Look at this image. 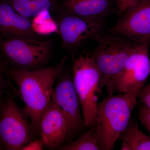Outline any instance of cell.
<instances>
[{"label":"cell","instance_id":"cell-23","mask_svg":"<svg viewBox=\"0 0 150 150\" xmlns=\"http://www.w3.org/2000/svg\"><path fill=\"white\" fill-rule=\"evenodd\" d=\"M121 150H131V148L129 145L125 142H122L121 148Z\"/></svg>","mask_w":150,"mask_h":150},{"label":"cell","instance_id":"cell-19","mask_svg":"<svg viewBox=\"0 0 150 150\" xmlns=\"http://www.w3.org/2000/svg\"><path fill=\"white\" fill-rule=\"evenodd\" d=\"M138 97L142 104L150 109V81L138 92Z\"/></svg>","mask_w":150,"mask_h":150},{"label":"cell","instance_id":"cell-17","mask_svg":"<svg viewBox=\"0 0 150 150\" xmlns=\"http://www.w3.org/2000/svg\"><path fill=\"white\" fill-rule=\"evenodd\" d=\"M60 150H100L94 126L74 142L58 148Z\"/></svg>","mask_w":150,"mask_h":150},{"label":"cell","instance_id":"cell-6","mask_svg":"<svg viewBox=\"0 0 150 150\" xmlns=\"http://www.w3.org/2000/svg\"><path fill=\"white\" fill-rule=\"evenodd\" d=\"M51 40L22 38L0 40V49L18 69L33 71L46 64L52 52Z\"/></svg>","mask_w":150,"mask_h":150},{"label":"cell","instance_id":"cell-3","mask_svg":"<svg viewBox=\"0 0 150 150\" xmlns=\"http://www.w3.org/2000/svg\"><path fill=\"white\" fill-rule=\"evenodd\" d=\"M72 79L79 98L84 125L94 126L98 100L104 87L102 76L91 55L73 57Z\"/></svg>","mask_w":150,"mask_h":150},{"label":"cell","instance_id":"cell-21","mask_svg":"<svg viewBox=\"0 0 150 150\" xmlns=\"http://www.w3.org/2000/svg\"><path fill=\"white\" fill-rule=\"evenodd\" d=\"M44 146L41 138H37L28 143L21 150H42Z\"/></svg>","mask_w":150,"mask_h":150},{"label":"cell","instance_id":"cell-5","mask_svg":"<svg viewBox=\"0 0 150 150\" xmlns=\"http://www.w3.org/2000/svg\"><path fill=\"white\" fill-rule=\"evenodd\" d=\"M14 100L8 97L0 102V144L8 150H21L37 135L31 121Z\"/></svg>","mask_w":150,"mask_h":150},{"label":"cell","instance_id":"cell-8","mask_svg":"<svg viewBox=\"0 0 150 150\" xmlns=\"http://www.w3.org/2000/svg\"><path fill=\"white\" fill-rule=\"evenodd\" d=\"M64 48L74 50L101 35L102 19L81 16L63 11L56 21Z\"/></svg>","mask_w":150,"mask_h":150},{"label":"cell","instance_id":"cell-16","mask_svg":"<svg viewBox=\"0 0 150 150\" xmlns=\"http://www.w3.org/2000/svg\"><path fill=\"white\" fill-rule=\"evenodd\" d=\"M48 10L42 11L31 19V26L33 31L38 35H46L58 33L59 34L57 23Z\"/></svg>","mask_w":150,"mask_h":150},{"label":"cell","instance_id":"cell-10","mask_svg":"<svg viewBox=\"0 0 150 150\" xmlns=\"http://www.w3.org/2000/svg\"><path fill=\"white\" fill-rule=\"evenodd\" d=\"M111 28L112 34L140 43H150V0H142L126 8Z\"/></svg>","mask_w":150,"mask_h":150},{"label":"cell","instance_id":"cell-12","mask_svg":"<svg viewBox=\"0 0 150 150\" xmlns=\"http://www.w3.org/2000/svg\"><path fill=\"white\" fill-rule=\"evenodd\" d=\"M0 38L42 39L33 30L30 19L17 12L6 1H0Z\"/></svg>","mask_w":150,"mask_h":150},{"label":"cell","instance_id":"cell-20","mask_svg":"<svg viewBox=\"0 0 150 150\" xmlns=\"http://www.w3.org/2000/svg\"><path fill=\"white\" fill-rule=\"evenodd\" d=\"M142 1V0H116L118 13L121 15L126 8Z\"/></svg>","mask_w":150,"mask_h":150},{"label":"cell","instance_id":"cell-13","mask_svg":"<svg viewBox=\"0 0 150 150\" xmlns=\"http://www.w3.org/2000/svg\"><path fill=\"white\" fill-rule=\"evenodd\" d=\"M110 0H64L63 11L93 18L102 19L110 11Z\"/></svg>","mask_w":150,"mask_h":150},{"label":"cell","instance_id":"cell-24","mask_svg":"<svg viewBox=\"0 0 150 150\" xmlns=\"http://www.w3.org/2000/svg\"><path fill=\"white\" fill-rule=\"evenodd\" d=\"M2 149H3V148L1 146V144H0V150Z\"/></svg>","mask_w":150,"mask_h":150},{"label":"cell","instance_id":"cell-1","mask_svg":"<svg viewBox=\"0 0 150 150\" xmlns=\"http://www.w3.org/2000/svg\"><path fill=\"white\" fill-rule=\"evenodd\" d=\"M67 59V56H65L57 64L45 69L8 70V74L18 87L24 102L23 111L37 134L41 117L51 100L55 82L64 70Z\"/></svg>","mask_w":150,"mask_h":150},{"label":"cell","instance_id":"cell-9","mask_svg":"<svg viewBox=\"0 0 150 150\" xmlns=\"http://www.w3.org/2000/svg\"><path fill=\"white\" fill-rule=\"evenodd\" d=\"M51 99L66 120L69 138L80 132L84 125L81 116L80 101L72 75L64 70L57 79Z\"/></svg>","mask_w":150,"mask_h":150},{"label":"cell","instance_id":"cell-25","mask_svg":"<svg viewBox=\"0 0 150 150\" xmlns=\"http://www.w3.org/2000/svg\"><path fill=\"white\" fill-rule=\"evenodd\" d=\"M0 64H1V62H0Z\"/></svg>","mask_w":150,"mask_h":150},{"label":"cell","instance_id":"cell-11","mask_svg":"<svg viewBox=\"0 0 150 150\" xmlns=\"http://www.w3.org/2000/svg\"><path fill=\"white\" fill-rule=\"evenodd\" d=\"M38 134L50 149H58L69 138L66 120L51 99L40 119Z\"/></svg>","mask_w":150,"mask_h":150},{"label":"cell","instance_id":"cell-15","mask_svg":"<svg viewBox=\"0 0 150 150\" xmlns=\"http://www.w3.org/2000/svg\"><path fill=\"white\" fill-rule=\"evenodd\" d=\"M119 140L129 145L131 150H150V137L139 129L138 123L131 118Z\"/></svg>","mask_w":150,"mask_h":150},{"label":"cell","instance_id":"cell-4","mask_svg":"<svg viewBox=\"0 0 150 150\" xmlns=\"http://www.w3.org/2000/svg\"><path fill=\"white\" fill-rule=\"evenodd\" d=\"M97 45L91 56L101 76L104 87L119 74L141 43L115 34L96 38Z\"/></svg>","mask_w":150,"mask_h":150},{"label":"cell","instance_id":"cell-7","mask_svg":"<svg viewBox=\"0 0 150 150\" xmlns=\"http://www.w3.org/2000/svg\"><path fill=\"white\" fill-rule=\"evenodd\" d=\"M150 43H141L126 62L123 70L106 87L108 95L138 92L150 74Z\"/></svg>","mask_w":150,"mask_h":150},{"label":"cell","instance_id":"cell-18","mask_svg":"<svg viewBox=\"0 0 150 150\" xmlns=\"http://www.w3.org/2000/svg\"><path fill=\"white\" fill-rule=\"evenodd\" d=\"M138 118L142 125L150 134V109L142 104L138 110Z\"/></svg>","mask_w":150,"mask_h":150},{"label":"cell","instance_id":"cell-2","mask_svg":"<svg viewBox=\"0 0 150 150\" xmlns=\"http://www.w3.org/2000/svg\"><path fill=\"white\" fill-rule=\"evenodd\" d=\"M138 92L110 95L98 102L94 127L100 150L114 149L137 105Z\"/></svg>","mask_w":150,"mask_h":150},{"label":"cell","instance_id":"cell-14","mask_svg":"<svg viewBox=\"0 0 150 150\" xmlns=\"http://www.w3.org/2000/svg\"><path fill=\"white\" fill-rule=\"evenodd\" d=\"M17 12L31 19L42 11H54L58 0H6Z\"/></svg>","mask_w":150,"mask_h":150},{"label":"cell","instance_id":"cell-22","mask_svg":"<svg viewBox=\"0 0 150 150\" xmlns=\"http://www.w3.org/2000/svg\"><path fill=\"white\" fill-rule=\"evenodd\" d=\"M4 67L1 64H0V102L2 100V96L5 88V82L3 78Z\"/></svg>","mask_w":150,"mask_h":150}]
</instances>
